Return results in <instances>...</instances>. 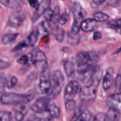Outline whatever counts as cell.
I'll return each instance as SVG.
<instances>
[{
    "label": "cell",
    "mask_w": 121,
    "mask_h": 121,
    "mask_svg": "<svg viewBox=\"0 0 121 121\" xmlns=\"http://www.w3.org/2000/svg\"><path fill=\"white\" fill-rule=\"evenodd\" d=\"M103 75L102 69L100 66L94 67L91 83L88 86L81 87L79 91L81 99L84 101L94 100L96 98L97 89Z\"/></svg>",
    "instance_id": "obj_1"
},
{
    "label": "cell",
    "mask_w": 121,
    "mask_h": 121,
    "mask_svg": "<svg viewBox=\"0 0 121 121\" xmlns=\"http://www.w3.org/2000/svg\"><path fill=\"white\" fill-rule=\"evenodd\" d=\"M34 98L33 92L26 93V94H19V93H5L2 94L0 97V103L2 105H23L28 104L33 100Z\"/></svg>",
    "instance_id": "obj_2"
},
{
    "label": "cell",
    "mask_w": 121,
    "mask_h": 121,
    "mask_svg": "<svg viewBox=\"0 0 121 121\" xmlns=\"http://www.w3.org/2000/svg\"><path fill=\"white\" fill-rule=\"evenodd\" d=\"M52 80L53 86L47 95V97L50 100L55 99L57 98L61 92L65 84V79L62 73L59 70H55L52 73Z\"/></svg>",
    "instance_id": "obj_3"
},
{
    "label": "cell",
    "mask_w": 121,
    "mask_h": 121,
    "mask_svg": "<svg viewBox=\"0 0 121 121\" xmlns=\"http://www.w3.org/2000/svg\"><path fill=\"white\" fill-rule=\"evenodd\" d=\"M98 60L99 56L94 52H82L78 53L75 59L77 66L83 65H93Z\"/></svg>",
    "instance_id": "obj_4"
},
{
    "label": "cell",
    "mask_w": 121,
    "mask_h": 121,
    "mask_svg": "<svg viewBox=\"0 0 121 121\" xmlns=\"http://www.w3.org/2000/svg\"><path fill=\"white\" fill-rule=\"evenodd\" d=\"M28 56L30 57V61L36 68L41 71L47 68L46 56L42 51L37 50L34 53H30L28 54Z\"/></svg>",
    "instance_id": "obj_5"
},
{
    "label": "cell",
    "mask_w": 121,
    "mask_h": 121,
    "mask_svg": "<svg viewBox=\"0 0 121 121\" xmlns=\"http://www.w3.org/2000/svg\"><path fill=\"white\" fill-rule=\"evenodd\" d=\"M52 87L51 75L48 68L42 71L39 80V89L42 94H47L51 91Z\"/></svg>",
    "instance_id": "obj_6"
},
{
    "label": "cell",
    "mask_w": 121,
    "mask_h": 121,
    "mask_svg": "<svg viewBox=\"0 0 121 121\" xmlns=\"http://www.w3.org/2000/svg\"><path fill=\"white\" fill-rule=\"evenodd\" d=\"M71 10L73 15L74 23L78 24L81 26V23L87 15L86 11L82 7L80 4L77 1H74L72 3Z\"/></svg>",
    "instance_id": "obj_7"
},
{
    "label": "cell",
    "mask_w": 121,
    "mask_h": 121,
    "mask_svg": "<svg viewBox=\"0 0 121 121\" xmlns=\"http://www.w3.org/2000/svg\"><path fill=\"white\" fill-rule=\"evenodd\" d=\"M81 89L80 85L78 82L76 80H71L66 85L64 93V99L65 101L71 99H73V98L79 92Z\"/></svg>",
    "instance_id": "obj_8"
},
{
    "label": "cell",
    "mask_w": 121,
    "mask_h": 121,
    "mask_svg": "<svg viewBox=\"0 0 121 121\" xmlns=\"http://www.w3.org/2000/svg\"><path fill=\"white\" fill-rule=\"evenodd\" d=\"M106 102L109 108L121 114V93H114L107 98Z\"/></svg>",
    "instance_id": "obj_9"
},
{
    "label": "cell",
    "mask_w": 121,
    "mask_h": 121,
    "mask_svg": "<svg viewBox=\"0 0 121 121\" xmlns=\"http://www.w3.org/2000/svg\"><path fill=\"white\" fill-rule=\"evenodd\" d=\"M50 100H51L48 99L47 96L39 98L31 106V110L37 113H43L46 111L47 105Z\"/></svg>",
    "instance_id": "obj_10"
},
{
    "label": "cell",
    "mask_w": 121,
    "mask_h": 121,
    "mask_svg": "<svg viewBox=\"0 0 121 121\" xmlns=\"http://www.w3.org/2000/svg\"><path fill=\"white\" fill-rule=\"evenodd\" d=\"M52 0H42L39 5L38 9L36 11L32 17V21L33 22H35L43 14L45 11L49 8L50 4Z\"/></svg>",
    "instance_id": "obj_11"
},
{
    "label": "cell",
    "mask_w": 121,
    "mask_h": 121,
    "mask_svg": "<svg viewBox=\"0 0 121 121\" xmlns=\"http://www.w3.org/2000/svg\"><path fill=\"white\" fill-rule=\"evenodd\" d=\"M98 22L94 18H87L84 20L81 23L80 28L84 32H91L94 30L97 27Z\"/></svg>",
    "instance_id": "obj_12"
},
{
    "label": "cell",
    "mask_w": 121,
    "mask_h": 121,
    "mask_svg": "<svg viewBox=\"0 0 121 121\" xmlns=\"http://www.w3.org/2000/svg\"><path fill=\"white\" fill-rule=\"evenodd\" d=\"M113 82V71L112 69H109L106 72L103 78L102 87L103 89L107 91L109 89Z\"/></svg>",
    "instance_id": "obj_13"
},
{
    "label": "cell",
    "mask_w": 121,
    "mask_h": 121,
    "mask_svg": "<svg viewBox=\"0 0 121 121\" xmlns=\"http://www.w3.org/2000/svg\"><path fill=\"white\" fill-rule=\"evenodd\" d=\"M46 112H47L49 115L53 118H58L60 117V109L57 106L55 103L52 102L51 100H50L47 105Z\"/></svg>",
    "instance_id": "obj_14"
},
{
    "label": "cell",
    "mask_w": 121,
    "mask_h": 121,
    "mask_svg": "<svg viewBox=\"0 0 121 121\" xmlns=\"http://www.w3.org/2000/svg\"><path fill=\"white\" fill-rule=\"evenodd\" d=\"M23 21V15L19 12L14 13L9 17L8 20V24L13 27H18L22 24Z\"/></svg>",
    "instance_id": "obj_15"
},
{
    "label": "cell",
    "mask_w": 121,
    "mask_h": 121,
    "mask_svg": "<svg viewBox=\"0 0 121 121\" xmlns=\"http://www.w3.org/2000/svg\"><path fill=\"white\" fill-rule=\"evenodd\" d=\"M64 69L68 78H73L75 76V64L71 60H67L64 63Z\"/></svg>",
    "instance_id": "obj_16"
},
{
    "label": "cell",
    "mask_w": 121,
    "mask_h": 121,
    "mask_svg": "<svg viewBox=\"0 0 121 121\" xmlns=\"http://www.w3.org/2000/svg\"><path fill=\"white\" fill-rule=\"evenodd\" d=\"M39 31L37 29L33 30L30 33L29 35L24 40V43H26L27 47H33L36 43L37 41L38 40V37H39Z\"/></svg>",
    "instance_id": "obj_17"
},
{
    "label": "cell",
    "mask_w": 121,
    "mask_h": 121,
    "mask_svg": "<svg viewBox=\"0 0 121 121\" xmlns=\"http://www.w3.org/2000/svg\"><path fill=\"white\" fill-rule=\"evenodd\" d=\"M51 31L57 41L59 43L62 42L63 40H64L65 35V31L63 28H60L58 26H56L52 28Z\"/></svg>",
    "instance_id": "obj_18"
},
{
    "label": "cell",
    "mask_w": 121,
    "mask_h": 121,
    "mask_svg": "<svg viewBox=\"0 0 121 121\" xmlns=\"http://www.w3.org/2000/svg\"><path fill=\"white\" fill-rule=\"evenodd\" d=\"M19 33H9L3 35L2 38V41L4 44H8L15 41L19 35Z\"/></svg>",
    "instance_id": "obj_19"
},
{
    "label": "cell",
    "mask_w": 121,
    "mask_h": 121,
    "mask_svg": "<svg viewBox=\"0 0 121 121\" xmlns=\"http://www.w3.org/2000/svg\"><path fill=\"white\" fill-rule=\"evenodd\" d=\"M92 118V113L90 111L85 110L80 113L77 121H90Z\"/></svg>",
    "instance_id": "obj_20"
},
{
    "label": "cell",
    "mask_w": 121,
    "mask_h": 121,
    "mask_svg": "<svg viewBox=\"0 0 121 121\" xmlns=\"http://www.w3.org/2000/svg\"><path fill=\"white\" fill-rule=\"evenodd\" d=\"M94 20H96L97 22H104L109 19V16L105 13L102 12H97L93 14Z\"/></svg>",
    "instance_id": "obj_21"
},
{
    "label": "cell",
    "mask_w": 121,
    "mask_h": 121,
    "mask_svg": "<svg viewBox=\"0 0 121 121\" xmlns=\"http://www.w3.org/2000/svg\"><path fill=\"white\" fill-rule=\"evenodd\" d=\"M117 118V113L111 108H109L107 113L106 114L104 121H116Z\"/></svg>",
    "instance_id": "obj_22"
},
{
    "label": "cell",
    "mask_w": 121,
    "mask_h": 121,
    "mask_svg": "<svg viewBox=\"0 0 121 121\" xmlns=\"http://www.w3.org/2000/svg\"><path fill=\"white\" fill-rule=\"evenodd\" d=\"M18 80L16 77L14 76H10L6 80V86L8 89H12L15 87L17 83Z\"/></svg>",
    "instance_id": "obj_23"
},
{
    "label": "cell",
    "mask_w": 121,
    "mask_h": 121,
    "mask_svg": "<svg viewBox=\"0 0 121 121\" xmlns=\"http://www.w3.org/2000/svg\"><path fill=\"white\" fill-rule=\"evenodd\" d=\"M60 9L58 6H56L55 7L54 9H53V17H52V22L53 24H55L57 22L59 21V17H60Z\"/></svg>",
    "instance_id": "obj_24"
},
{
    "label": "cell",
    "mask_w": 121,
    "mask_h": 121,
    "mask_svg": "<svg viewBox=\"0 0 121 121\" xmlns=\"http://www.w3.org/2000/svg\"><path fill=\"white\" fill-rule=\"evenodd\" d=\"M65 108H66V111L68 112L74 110L76 108V102L75 100L73 99H71V100H68L65 101Z\"/></svg>",
    "instance_id": "obj_25"
},
{
    "label": "cell",
    "mask_w": 121,
    "mask_h": 121,
    "mask_svg": "<svg viewBox=\"0 0 121 121\" xmlns=\"http://www.w3.org/2000/svg\"><path fill=\"white\" fill-rule=\"evenodd\" d=\"M46 26H47V22H45V21H42V22H40L39 24V26H38L37 30L39 31V33H42L43 34H48L49 31L47 29V27Z\"/></svg>",
    "instance_id": "obj_26"
},
{
    "label": "cell",
    "mask_w": 121,
    "mask_h": 121,
    "mask_svg": "<svg viewBox=\"0 0 121 121\" xmlns=\"http://www.w3.org/2000/svg\"><path fill=\"white\" fill-rule=\"evenodd\" d=\"M107 25L110 27L112 28H121V18L116 20H112L109 21L107 23Z\"/></svg>",
    "instance_id": "obj_27"
},
{
    "label": "cell",
    "mask_w": 121,
    "mask_h": 121,
    "mask_svg": "<svg viewBox=\"0 0 121 121\" xmlns=\"http://www.w3.org/2000/svg\"><path fill=\"white\" fill-rule=\"evenodd\" d=\"M6 79L5 74L2 72H0V93H2L5 90L6 86Z\"/></svg>",
    "instance_id": "obj_28"
},
{
    "label": "cell",
    "mask_w": 121,
    "mask_h": 121,
    "mask_svg": "<svg viewBox=\"0 0 121 121\" xmlns=\"http://www.w3.org/2000/svg\"><path fill=\"white\" fill-rule=\"evenodd\" d=\"M53 10H52L51 8H49L45 11L43 15L44 18L47 22H51L52 17H53Z\"/></svg>",
    "instance_id": "obj_29"
},
{
    "label": "cell",
    "mask_w": 121,
    "mask_h": 121,
    "mask_svg": "<svg viewBox=\"0 0 121 121\" xmlns=\"http://www.w3.org/2000/svg\"><path fill=\"white\" fill-rule=\"evenodd\" d=\"M29 61L30 57L28 54H27V55L26 54V55L22 56L21 57H20L17 60L18 63L23 65V66H27V65H28V62H29Z\"/></svg>",
    "instance_id": "obj_30"
},
{
    "label": "cell",
    "mask_w": 121,
    "mask_h": 121,
    "mask_svg": "<svg viewBox=\"0 0 121 121\" xmlns=\"http://www.w3.org/2000/svg\"><path fill=\"white\" fill-rule=\"evenodd\" d=\"M77 35H72V34H69L68 35V42L70 44L73 45L78 43H79V37H78Z\"/></svg>",
    "instance_id": "obj_31"
},
{
    "label": "cell",
    "mask_w": 121,
    "mask_h": 121,
    "mask_svg": "<svg viewBox=\"0 0 121 121\" xmlns=\"http://www.w3.org/2000/svg\"><path fill=\"white\" fill-rule=\"evenodd\" d=\"M68 14L67 13H66V12H65V13H62V14L60 15V17H59V21H58V22H59L61 25H65V24L67 22V21H68Z\"/></svg>",
    "instance_id": "obj_32"
},
{
    "label": "cell",
    "mask_w": 121,
    "mask_h": 121,
    "mask_svg": "<svg viewBox=\"0 0 121 121\" xmlns=\"http://www.w3.org/2000/svg\"><path fill=\"white\" fill-rule=\"evenodd\" d=\"M80 29V25L73 22L72 27H71V34H72V35H77L79 33Z\"/></svg>",
    "instance_id": "obj_33"
},
{
    "label": "cell",
    "mask_w": 121,
    "mask_h": 121,
    "mask_svg": "<svg viewBox=\"0 0 121 121\" xmlns=\"http://www.w3.org/2000/svg\"><path fill=\"white\" fill-rule=\"evenodd\" d=\"M26 113L23 111H17L15 113V119L17 121H23Z\"/></svg>",
    "instance_id": "obj_34"
},
{
    "label": "cell",
    "mask_w": 121,
    "mask_h": 121,
    "mask_svg": "<svg viewBox=\"0 0 121 121\" xmlns=\"http://www.w3.org/2000/svg\"><path fill=\"white\" fill-rule=\"evenodd\" d=\"M105 116V113H102V112L97 113V114L96 115L95 117H94V119L93 121H104Z\"/></svg>",
    "instance_id": "obj_35"
},
{
    "label": "cell",
    "mask_w": 121,
    "mask_h": 121,
    "mask_svg": "<svg viewBox=\"0 0 121 121\" xmlns=\"http://www.w3.org/2000/svg\"><path fill=\"white\" fill-rule=\"evenodd\" d=\"M28 1L31 7H33V8H34L36 10L38 9L40 3L38 2L37 0H28Z\"/></svg>",
    "instance_id": "obj_36"
},
{
    "label": "cell",
    "mask_w": 121,
    "mask_h": 121,
    "mask_svg": "<svg viewBox=\"0 0 121 121\" xmlns=\"http://www.w3.org/2000/svg\"><path fill=\"white\" fill-rule=\"evenodd\" d=\"M23 0H10V3L9 5L13 7H17L21 4Z\"/></svg>",
    "instance_id": "obj_37"
},
{
    "label": "cell",
    "mask_w": 121,
    "mask_h": 121,
    "mask_svg": "<svg viewBox=\"0 0 121 121\" xmlns=\"http://www.w3.org/2000/svg\"><path fill=\"white\" fill-rule=\"evenodd\" d=\"M115 85L116 87L119 89L121 86V75H117L115 80Z\"/></svg>",
    "instance_id": "obj_38"
},
{
    "label": "cell",
    "mask_w": 121,
    "mask_h": 121,
    "mask_svg": "<svg viewBox=\"0 0 121 121\" xmlns=\"http://www.w3.org/2000/svg\"><path fill=\"white\" fill-rule=\"evenodd\" d=\"M93 40H97L102 38V34L100 31H95L93 34Z\"/></svg>",
    "instance_id": "obj_39"
},
{
    "label": "cell",
    "mask_w": 121,
    "mask_h": 121,
    "mask_svg": "<svg viewBox=\"0 0 121 121\" xmlns=\"http://www.w3.org/2000/svg\"><path fill=\"white\" fill-rule=\"evenodd\" d=\"M106 0H92L94 4L96 5H100L103 4Z\"/></svg>",
    "instance_id": "obj_40"
},
{
    "label": "cell",
    "mask_w": 121,
    "mask_h": 121,
    "mask_svg": "<svg viewBox=\"0 0 121 121\" xmlns=\"http://www.w3.org/2000/svg\"><path fill=\"white\" fill-rule=\"evenodd\" d=\"M0 2L5 6H8L10 3V0H0Z\"/></svg>",
    "instance_id": "obj_41"
},
{
    "label": "cell",
    "mask_w": 121,
    "mask_h": 121,
    "mask_svg": "<svg viewBox=\"0 0 121 121\" xmlns=\"http://www.w3.org/2000/svg\"><path fill=\"white\" fill-rule=\"evenodd\" d=\"M28 121H40V119H39L38 117H34V118H33L32 119H29V120H28Z\"/></svg>",
    "instance_id": "obj_42"
},
{
    "label": "cell",
    "mask_w": 121,
    "mask_h": 121,
    "mask_svg": "<svg viewBox=\"0 0 121 121\" xmlns=\"http://www.w3.org/2000/svg\"><path fill=\"white\" fill-rule=\"evenodd\" d=\"M116 30V31L117 32V33H119V34H120V35H121V28H116L115 29Z\"/></svg>",
    "instance_id": "obj_43"
},
{
    "label": "cell",
    "mask_w": 121,
    "mask_h": 121,
    "mask_svg": "<svg viewBox=\"0 0 121 121\" xmlns=\"http://www.w3.org/2000/svg\"><path fill=\"white\" fill-rule=\"evenodd\" d=\"M119 89V91H120V93H121V87H120Z\"/></svg>",
    "instance_id": "obj_44"
},
{
    "label": "cell",
    "mask_w": 121,
    "mask_h": 121,
    "mask_svg": "<svg viewBox=\"0 0 121 121\" xmlns=\"http://www.w3.org/2000/svg\"><path fill=\"white\" fill-rule=\"evenodd\" d=\"M0 121H2V119H1V117H0Z\"/></svg>",
    "instance_id": "obj_45"
},
{
    "label": "cell",
    "mask_w": 121,
    "mask_h": 121,
    "mask_svg": "<svg viewBox=\"0 0 121 121\" xmlns=\"http://www.w3.org/2000/svg\"><path fill=\"white\" fill-rule=\"evenodd\" d=\"M60 1H64V0H60Z\"/></svg>",
    "instance_id": "obj_46"
}]
</instances>
